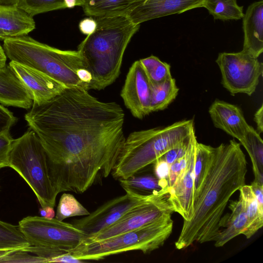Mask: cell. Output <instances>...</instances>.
Returning <instances> with one entry per match:
<instances>
[{"instance_id": "28", "label": "cell", "mask_w": 263, "mask_h": 263, "mask_svg": "<svg viewBox=\"0 0 263 263\" xmlns=\"http://www.w3.org/2000/svg\"><path fill=\"white\" fill-rule=\"evenodd\" d=\"M30 246L18 226L0 220V250H23Z\"/></svg>"}, {"instance_id": "22", "label": "cell", "mask_w": 263, "mask_h": 263, "mask_svg": "<svg viewBox=\"0 0 263 263\" xmlns=\"http://www.w3.org/2000/svg\"><path fill=\"white\" fill-rule=\"evenodd\" d=\"M241 200L248 218V223L242 234L249 239L253 236L263 225V211L259 208L257 199L250 185H244L239 190Z\"/></svg>"}, {"instance_id": "10", "label": "cell", "mask_w": 263, "mask_h": 263, "mask_svg": "<svg viewBox=\"0 0 263 263\" xmlns=\"http://www.w3.org/2000/svg\"><path fill=\"white\" fill-rule=\"evenodd\" d=\"M168 198V189L154 193L147 201L133 208L115 223L87 239H104L171 217L174 211Z\"/></svg>"}, {"instance_id": "40", "label": "cell", "mask_w": 263, "mask_h": 263, "mask_svg": "<svg viewBox=\"0 0 263 263\" xmlns=\"http://www.w3.org/2000/svg\"><path fill=\"white\" fill-rule=\"evenodd\" d=\"M254 120L256 124V131L259 134L263 132V104L255 112Z\"/></svg>"}, {"instance_id": "4", "label": "cell", "mask_w": 263, "mask_h": 263, "mask_svg": "<svg viewBox=\"0 0 263 263\" xmlns=\"http://www.w3.org/2000/svg\"><path fill=\"white\" fill-rule=\"evenodd\" d=\"M3 49L11 61L37 70L66 88L89 90L91 76L78 50H63L28 35L5 39Z\"/></svg>"}, {"instance_id": "21", "label": "cell", "mask_w": 263, "mask_h": 263, "mask_svg": "<svg viewBox=\"0 0 263 263\" xmlns=\"http://www.w3.org/2000/svg\"><path fill=\"white\" fill-rule=\"evenodd\" d=\"M144 0H85L82 6L90 17L127 15Z\"/></svg>"}, {"instance_id": "1", "label": "cell", "mask_w": 263, "mask_h": 263, "mask_svg": "<svg viewBox=\"0 0 263 263\" xmlns=\"http://www.w3.org/2000/svg\"><path fill=\"white\" fill-rule=\"evenodd\" d=\"M25 119L44 147L58 194H82L107 177L126 138L120 105L78 88H66L45 103H33Z\"/></svg>"}, {"instance_id": "35", "label": "cell", "mask_w": 263, "mask_h": 263, "mask_svg": "<svg viewBox=\"0 0 263 263\" xmlns=\"http://www.w3.org/2000/svg\"><path fill=\"white\" fill-rule=\"evenodd\" d=\"M194 134H195V133L193 134L191 138L188 141L180 146L168 151L161 157L169 165H171L173 162L182 157L186 153Z\"/></svg>"}, {"instance_id": "37", "label": "cell", "mask_w": 263, "mask_h": 263, "mask_svg": "<svg viewBox=\"0 0 263 263\" xmlns=\"http://www.w3.org/2000/svg\"><path fill=\"white\" fill-rule=\"evenodd\" d=\"M181 171V165L178 159L173 162L170 166L168 175V187L173 186Z\"/></svg>"}, {"instance_id": "5", "label": "cell", "mask_w": 263, "mask_h": 263, "mask_svg": "<svg viewBox=\"0 0 263 263\" xmlns=\"http://www.w3.org/2000/svg\"><path fill=\"white\" fill-rule=\"evenodd\" d=\"M194 133V121L190 119L130 133L125 138L111 175L119 180L142 172L167 152L188 141Z\"/></svg>"}, {"instance_id": "19", "label": "cell", "mask_w": 263, "mask_h": 263, "mask_svg": "<svg viewBox=\"0 0 263 263\" xmlns=\"http://www.w3.org/2000/svg\"><path fill=\"white\" fill-rule=\"evenodd\" d=\"M35 27L33 17L17 6L0 5V30L8 38L28 35Z\"/></svg>"}, {"instance_id": "11", "label": "cell", "mask_w": 263, "mask_h": 263, "mask_svg": "<svg viewBox=\"0 0 263 263\" xmlns=\"http://www.w3.org/2000/svg\"><path fill=\"white\" fill-rule=\"evenodd\" d=\"M126 194L106 202L84 217L74 219L72 224L89 238L109 227L129 211L145 202L151 197L126 191Z\"/></svg>"}, {"instance_id": "8", "label": "cell", "mask_w": 263, "mask_h": 263, "mask_svg": "<svg viewBox=\"0 0 263 263\" xmlns=\"http://www.w3.org/2000/svg\"><path fill=\"white\" fill-rule=\"evenodd\" d=\"M18 227L31 246L46 247L70 252L89 238L72 223L55 218L27 216Z\"/></svg>"}, {"instance_id": "43", "label": "cell", "mask_w": 263, "mask_h": 263, "mask_svg": "<svg viewBox=\"0 0 263 263\" xmlns=\"http://www.w3.org/2000/svg\"><path fill=\"white\" fill-rule=\"evenodd\" d=\"M19 0H0V5L17 6Z\"/></svg>"}, {"instance_id": "24", "label": "cell", "mask_w": 263, "mask_h": 263, "mask_svg": "<svg viewBox=\"0 0 263 263\" xmlns=\"http://www.w3.org/2000/svg\"><path fill=\"white\" fill-rule=\"evenodd\" d=\"M179 90L175 79L172 77L161 83L151 85V112L166 109L176 99Z\"/></svg>"}, {"instance_id": "7", "label": "cell", "mask_w": 263, "mask_h": 263, "mask_svg": "<svg viewBox=\"0 0 263 263\" xmlns=\"http://www.w3.org/2000/svg\"><path fill=\"white\" fill-rule=\"evenodd\" d=\"M9 167L27 183L42 208L55 206L58 194L50 178L46 153L39 138L31 129L13 140Z\"/></svg>"}, {"instance_id": "46", "label": "cell", "mask_w": 263, "mask_h": 263, "mask_svg": "<svg viewBox=\"0 0 263 263\" xmlns=\"http://www.w3.org/2000/svg\"><path fill=\"white\" fill-rule=\"evenodd\" d=\"M2 168V167H0V169Z\"/></svg>"}, {"instance_id": "45", "label": "cell", "mask_w": 263, "mask_h": 263, "mask_svg": "<svg viewBox=\"0 0 263 263\" xmlns=\"http://www.w3.org/2000/svg\"><path fill=\"white\" fill-rule=\"evenodd\" d=\"M8 38V36L4 32L0 30V40L4 41L5 39Z\"/></svg>"}, {"instance_id": "41", "label": "cell", "mask_w": 263, "mask_h": 263, "mask_svg": "<svg viewBox=\"0 0 263 263\" xmlns=\"http://www.w3.org/2000/svg\"><path fill=\"white\" fill-rule=\"evenodd\" d=\"M39 213L41 217L47 219L53 218L55 216L54 208L49 206L41 207L39 210Z\"/></svg>"}, {"instance_id": "34", "label": "cell", "mask_w": 263, "mask_h": 263, "mask_svg": "<svg viewBox=\"0 0 263 263\" xmlns=\"http://www.w3.org/2000/svg\"><path fill=\"white\" fill-rule=\"evenodd\" d=\"M17 118L6 108L0 105V135L9 132Z\"/></svg>"}, {"instance_id": "32", "label": "cell", "mask_w": 263, "mask_h": 263, "mask_svg": "<svg viewBox=\"0 0 263 263\" xmlns=\"http://www.w3.org/2000/svg\"><path fill=\"white\" fill-rule=\"evenodd\" d=\"M153 164L154 174L158 179L161 189H169L168 179L170 165L161 157L156 160Z\"/></svg>"}, {"instance_id": "17", "label": "cell", "mask_w": 263, "mask_h": 263, "mask_svg": "<svg viewBox=\"0 0 263 263\" xmlns=\"http://www.w3.org/2000/svg\"><path fill=\"white\" fill-rule=\"evenodd\" d=\"M0 102L24 109H29L33 104L31 95L9 65L0 68Z\"/></svg>"}, {"instance_id": "12", "label": "cell", "mask_w": 263, "mask_h": 263, "mask_svg": "<svg viewBox=\"0 0 263 263\" xmlns=\"http://www.w3.org/2000/svg\"><path fill=\"white\" fill-rule=\"evenodd\" d=\"M197 142L195 133L188 148L186 165L185 168L181 169L174 184L168 189V200L174 212L181 215L183 221H190L194 213L193 192Z\"/></svg>"}, {"instance_id": "9", "label": "cell", "mask_w": 263, "mask_h": 263, "mask_svg": "<svg viewBox=\"0 0 263 263\" xmlns=\"http://www.w3.org/2000/svg\"><path fill=\"white\" fill-rule=\"evenodd\" d=\"M216 63L221 74V84L231 95L251 96L254 93L263 72V64L257 58L242 50L221 52Z\"/></svg>"}, {"instance_id": "3", "label": "cell", "mask_w": 263, "mask_h": 263, "mask_svg": "<svg viewBox=\"0 0 263 263\" xmlns=\"http://www.w3.org/2000/svg\"><path fill=\"white\" fill-rule=\"evenodd\" d=\"M95 30L80 44L78 51L91 76L90 89L100 90L111 85L120 73L123 57L140 25L127 15L97 17Z\"/></svg>"}, {"instance_id": "13", "label": "cell", "mask_w": 263, "mask_h": 263, "mask_svg": "<svg viewBox=\"0 0 263 263\" xmlns=\"http://www.w3.org/2000/svg\"><path fill=\"white\" fill-rule=\"evenodd\" d=\"M121 96L134 117L142 119L151 113V84L140 60L130 67Z\"/></svg>"}, {"instance_id": "39", "label": "cell", "mask_w": 263, "mask_h": 263, "mask_svg": "<svg viewBox=\"0 0 263 263\" xmlns=\"http://www.w3.org/2000/svg\"><path fill=\"white\" fill-rule=\"evenodd\" d=\"M83 260H80L73 256L71 253H66L61 255L51 258L49 262H65V263H78L82 262Z\"/></svg>"}, {"instance_id": "6", "label": "cell", "mask_w": 263, "mask_h": 263, "mask_svg": "<svg viewBox=\"0 0 263 263\" xmlns=\"http://www.w3.org/2000/svg\"><path fill=\"white\" fill-rule=\"evenodd\" d=\"M173 228V221L169 217L104 239H86L70 253L83 261L99 260L131 251L148 253L164 245L171 235Z\"/></svg>"}, {"instance_id": "15", "label": "cell", "mask_w": 263, "mask_h": 263, "mask_svg": "<svg viewBox=\"0 0 263 263\" xmlns=\"http://www.w3.org/2000/svg\"><path fill=\"white\" fill-rule=\"evenodd\" d=\"M204 0H144L127 16L137 25L153 19L202 7Z\"/></svg>"}, {"instance_id": "16", "label": "cell", "mask_w": 263, "mask_h": 263, "mask_svg": "<svg viewBox=\"0 0 263 263\" xmlns=\"http://www.w3.org/2000/svg\"><path fill=\"white\" fill-rule=\"evenodd\" d=\"M214 126L240 141L249 125L241 109L236 105L215 100L209 109Z\"/></svg>"}, {"instance_id": "25", "label": "cell", "mask_w": 263, "mask_h": 263, "mask_svg": "<svg viewBox=\"0 0 263 263\" xmlns=\"http://www.w3.org/2000/svg\"><path fill=\"white\" fill-rule=\"evenodd\" d=\"M85 0H19L17 6L33 17L51 11L82 7Z\"/></svg>"}, {"instance_id": "33", "label": "cell", "mask_w": 263, "mask_h": 263, "mask_svg": "<svg viewBox=\"0 0 263 263\" xmlns=\"http://www.w3.org/2000/svg\"><path fill=\"white\" fill-rule=\"evenodd\" d=\"M13 139L9 133L0 135V167L9 166V154Z\"/></svg>"}, {"instance_id": "2", "label": "cell", "mask_w": 263, "mask_h": 263, "mask_svg": "<svg viewBox=\"0 0 263 263\" xmlns=\"http://www.w3.org/2000/svg\"><path fill=\"white\" fill-rule=\"evenodd\" d=\"M247 161L234 139L212 147L202 181L194 194V213L189 221H183L175 243L178 250L194 242L215 241L219 224L232 196L246 184Z\"/></svg>"}, {"instance_id": "18", "label": "cell", "mask_w": 263, "mask_h": 263, "mask_svg": "<svg viewBox=\"0 0 263 263\" xmlns=\"http://www.w3.org/2000/svg\"><path fill=\"white\" fill-rule=\"evenodd\" d=\"M242 18V50L258 58L263 52V1L251 4Z\"/></svg>"}, {"instance_id": "27", "label": "cell", "mask_w": 263, "mask_h": 263, "mask_svg": "<svg viewBox=\"0 0 263 263\" xmlns=\"http://www.w3.org/2000/svg\"><path fill=\"white\" fill-rule=\"evenodd\" d=\"M125 192L129 191L140 195H148L160 191L161 189L158 179L151 174H135L126 179L119 180Z\"/></svg>"}, {"instance_id": "14", "label": "cell", "mask_w": 263, "mask_h": 263, "mask_svg": "<svg viewBox=\"0 0 263 263\" xmlns=\"http://www.w3.org/2000/svg\"><path fill=\"white\" fill-rule=\"evenodd\" d=\"M9 65L27 87L32 98L33 103H45L60 95L66 88L34 68L11 61Z\"/></svg>"}, {"instance_id": "38", "label": "cell", "mask_w": 263, "mask_h": 263, "mask_svg": "<svg viewBox=\"0 0 263 263\" xmlns=\"http://www.w3.org/2000/svg\"><path fill=\"white\" fill-rule=\"evenodd\" d=\"M250 186L257 199L259 209L263 211V185L254 181Z\"/></svg>"}, {"instance_id": "26", "label": "cell", "mask_w": 263, "mask_h": 263, "mask_svg": "<svg viewBox=\"0 0 263 263\" xmlns=\"http://www.w3.org/2000/svg\"><path fill=\"white\" fill-rule=\"evenodd\" d=\"M202 7L205 8L215 20H237L244 15L243 7L236 0H204Z\"/></svg>"}, {"instance_id": "20", "label": "cell", "mask_w": 263, "mask_h": 263, "mask_svg": "<svg viewBox=\"0 0 263 263\" xmlns=\"http://www.w3.org/2000/svg\"><path fill=\"white\" fill-rule=\"evenodd\" d=\"M230 215L222 217L219 226L220 231L215 246L220 247L236 236L242 234L248 223V218L241 200H232L229 206Z\"/></svg>"}, {"instance_id": "30", "label": "cell", "mask_w": 263, "mask_h": 263, "mask_svg": "<svg viewBox=\"0 0 263 263\" xmlns=\"http://www.w3.org/2000/svg\"><path fill=\"white\" fill-rule=\"evenodd\" d=\"M90 212L75 198L69 193H63L60 199L55 214V218L63 221L75 216H84Z\"/></svg>"}, {"instance_id": "23", "label": "cell", "mask_w": 263, "mask_h": 263, "mask_svg": "<svg viewBox=\"0 0 263 263\" xmlns=\"http://www.w3.org/2000/svg\"><path fill=\"white\" fill-rule=\"evenodd\" d=\"M247 150L252 163L254 181L263 185V141L251 125L239 141Z\"/></svg>"}, {"instance_id": "42", "label": "cell", "mask_w": 263, "mask_h": 263, "mask_svg": "<svg viewBox=\"0 0 263 263\" xmlns=\"http://www.w3.org/2000/svg\"><path fill=\"white\" fill-rule=\"evenodd\" d=\"M7 57L3 47L0 44V68L6 65Z\"/></svg>"}, {"instance_id": "31", "label": "cell", "mask_w": 263, "mask_h": 263, "mask_svg": "<svg viewBox=\"0 0 263 263\" xmlns=\"http://www.w3.org/2000/svg\"><path fill=\"white\" fill-rule=\"evenodd\" d=\"M2 263H34L48 262L46 258L30 255L28 252L23 250H18L9 254L1 258Z\"/></svg>"}, {"instance_id": "36", "label": "cell", "mask_w": 263, "mask_h": 263, "mask_svg": "<svg viewBox=\"0 0 263 263\" xmlns=\"http://www.w3.org/2000/svg\"><path fill=\"white\" fill-rule=\"evenodd\" d=\"M97 27V21L96 19L91 17L85 18L80 21L79 27L80 31L86 35L92 33Z\"/></svg>"}, {"instance_id": "29", "label": "cell", "mask_w": 263, "mask_h": 263, "mask_svg": "<svg viewBox=\"0 0 263 263\" xmlns=\"http://www.w3.org/2000/svg\"><path fill=\"white\" fill-rule=\"evenodd\" d=\"M151 85L161 83L172 77L171 66L151 55L139 60Z\"/></svg>"}, {"instance_id": "44", "label": "cell", "mask_w": 263, "mask_h": 263, "mask_svg": "<svg viewBox=\"0 0 263 263\" xmlns=\"http://www.w3.org/2000/svg\"><path fill=\"white\" fill-rule=\"evenodd\" d=\"M16 250L17 249H9V250H0V258L2 257L10 254L12 252H13Z\"/></svg>"}]
</instances>
